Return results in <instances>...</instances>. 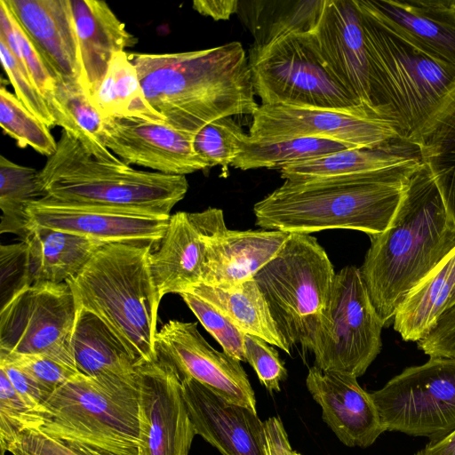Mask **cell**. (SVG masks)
Returning a JSON list of instances; mask_svg holds the SVG:
<instances>
[{"mask_svg":"<svg viewBox=\"0 0 455 455\" xmlns=\"http://www.w3.org/2000/svg\"><path fill=\"white\" fill-rule=\"evenodd\" d=\"M227 228L223 211L218 208L170 216L161 242L149 255L151 275L162 298L202 283L205 238Z\"/></svg>","mask_w":455,"mask_h":455,"instance_id":"obj_17","label":"cell"},{"mask_svg":"<svg viewBox=\"0 0 455 455\" xmlns=\"http://www.w3.org/2000/svg\"><path fill=\"white\" fill-rule=\"evenodd\" d=\"M417 345L429 357L455 358V303L440 315L434 328Z\"/></svg>","mask_w":455,"mask_h":455,"instance_id":"obj_47","label":"cell"},{"mask_svg":"<svg viewBox=\"0 0 455 455\" xmlns=\"http://www.w3.org/2000/svg\"><path fill=\"white\" fill-rule=\"evenodd\" d=\"M290 455H302V454H300V453H299V452H297L295 451H291Z\"/></svg>","mask_w":455,"mask_h":455,"instance_id":"obj_52","label":"cell"},{"mask_svg":"<svg viewBox=\"0 0 455 455\" xmlns=\"http://www.w3.org/2000/svg\"><path fill=\"white\" fill-rule=\"evenodd\" d=\"M42 198L38 172L0 156V231L13 233L22 241L28 233V208Z\"/></svg>","mask_w":455,"mask_h":455,"instance_id":"obj_36","label":"cell"},{"mask_svg":"<svg viewBox=\"0 0 455 455\" xmlns=\"http://www.w3.org/2000/svg\"><path fill=\"white\" fill-rule=\"evenodd\" d=\"M188 291L212 305L243 333L259 337L291 354V347L280 333L253 278L230 290L199 283Z\"/></svg>","mask_w":455,"mask_h":455,"instance_id":"obj_30","label":"cell"},{"mask_svg":"<svg viewBox=\"0 0 455 455\" xmlns=\"http://www.w3.org/2000/svg\"><path fill=\"white\" fill-rule=\"evenodd\" d=\"M306 386L321 406L323 421L345 445L366 448L386 432L371 393L357 378L313 366Z\"/></svg>","mask_w":455,"mask_h":455,"instance_id":"obj_21","label":"cell"},{"mask_svg":"<svg viewBox=\"0 0 455 455\" xmlns=\"http://www.w3.org/2000/svg\"><path fill=\"white\" fill-rule=\"evenodd\" d=\"M205 330L221 346L223 352L239 362L244 356V334L212 305L189 292L180 294Z\"/></svg>","mask_w":455,"mask_h":455,"instance_id":"obj_40","label":"cell"},{"mask_svg":"<svg viewBox=\"0 0 455 455\" xmlns=\"http://www.w3.org/2000/svg\"><path fill=\"white\" fill-rule=\"evenodd\" d=\"M422 162L417 145L400 138L375 147L350 148L280 168L284 180L301 181L372 172Z\"/></svg>","mask_w":455,"mask_h":455,"instance_id":"obj_26","label":"cell"},{"mask_svg":"<svg viewBox=\"0 0 455 455\" xmlns=\"http://www.w3.org/2000/svg\"><path fill=\"white\" fill-rule=\"evenodd\" d=\"M417 146L455 224V94Z\"/></svg>","mask_w":455,"mask_h":455,"instance_id":"obj_33","label":"cell"},{"mask_svg":"<svg viewBox=\"0 0 455 455\" xmlns=\"http://www.w3.org/2000/svg\"><path fill=\"white\" fill-rule=\"evenodd\" d=\"M57 96L68 121L67 132L99 160L113 164L124 163L106 147L103 117L94 108L83 85L55 74Z\"/></svg>","mask_w":455,"mask_h":455,"instance_id":"obj_35","label":"cell"},{"mask_svg":"<svg viewBox=\"0 0 455 455\" xmlns=\"http://www.w3.org/2000/svg\"><path fill=\"white\" fill-rule=\"evenodd\" d=\"M78 42L82 85L90 100L104 79L113 57L136 44L108 4L98 0H70Z\"/></svg>","mask_w":455,"mask_h":455,"instance_id":"obj_24","label":"cell"},{"mask_svg":"<svg viewBox=\"0 0 455 455\" xmlns=\"http://www.w3.org/2000/svg\"><path fill=\"white\" fill-rule=\"evenodd\" d=\"M196 435L222 455H266L264 422L257 411L227 401L198 381L181 379Z\"/></svg>","mask_w":455,"mask_h":455,"instance_id":"obj_19","label":"cell"},{"mask_svg":"<svg viewBox=\"0 0 455 455\" xmlns=\"http://www.w3.org/2000/svg\"><path fill=\"white\" fill-rule=\"evenodd\" d=\"M0 124L3 131L15 140L21 148L29 146L47 157L56 152L57 141L50 128L3 84L0 89Z\"/></svg>","mask_w":455,"mask_h":455,"instance_id":"obj_37","label":"cell"},{"mask_svg":"<svg viewBox=\"0 0 455 455\" xmlns=\"http://www.w3.org/2000/svg\"><path fill=\"white\" fill-rule=\"evenodd\" d=\"M37 412L36 429L51 436L116 455H140L138 371L132 377L79 373L50 395Z\"/></svg>","mask_w":455,"mask_h":455,"instance_id":"obj_7","label":"cell"},{"mask_svg":"<svg viewBox=\"0 0 455 455\" xmlns=\"http://www.w3.org/2000/svg\"><path fill=\"white\" fill-rule=\"evenodd\" d=\"M264 427L265 454L290 455L292 450L281 419L277 417H271L264 421Z\"/></svg>","mask_w":455,"mask_h":455,"instance_id":"obj_49","label":"cell"},{"mask_svg":"<svg viewBox=\"0 0 455 455\" xmlns=\"http://www.w3.org/2000/svg\"><path fill=\"white\" fill-rule=\"evenodd\" d=\"M423 162L372 172L312 180H284L253 206L266 230L308 234L353 229L384 232L393 221L410 179Z\"/></svg>","mask_w":455,"mask_h":455,"instance_id":"obj_2","label":"cell"},{"mask_svg":"<svg viewBox=\"0 0 455 455\" xmlns=\"http://www.w3.org/2000/svg\"><path fill=\"white\" fill-rule=\"evenodd\" d=\"M153 248L144 243H105L67 282L78 307L101 319L140 363L156 359L162 297L149 268Z\"/></svg>","mask_w":455,"mask_h":455,"instance_id":"obj_6","label":"cell"},{"mask_svg":"<svg viewBox=\"0 0 455 455\" xmlns=\"http://www.w3.org/2000/svg\"><path fill=\"white\" fill-rule=\"evenodd\" d=\"M248 136L261 141L319 138L350 148L375 147L400 138L391 122L368 113L286 105H259Z\"/></svg>","mask_w":455,"mask_h":455,"instance_id":"obj_13","label":"cell"},{"mask_svg":"<svg viewBox=\"0 0 455 455\" xmlns=\"http://www.w3.org/2000/svg\"><path fill=\"white\" fill-rule=\"evenodd\" d=\"M140 385V455H188L196 432L174 367L156 355L137 367Z\"/></svg>","mask_w":455,"mask_h":455,"instance_id":"obj_14","label":"cell"},{"mask_svg":"<svg viewBox=\"0 0 455 455\" xmlns=\"http://www.w3.org/2000/svg\"><path fill=\"white\" fill-rule=\"evenodd\" d=\"M156 353L180 379H193L228 402L255 411L256 399L241 363L213 348L196 323L170 320L157 331Z\"/></svg>","mask_w":455,"mask_h":455,"instance_id":"obj_15","label":"cell"},{"mask_svg":"<svg viewBox=\"0 0 455 455\" xmlns=\"http://www.w3.org/2000/svg\"><path fill=\"white\" fill-rule=\"evenodd\" d=\"M244 356L260 383L269 392L280 391V383L287 378L288 373L274 346L259 337L245 333Z\"/></svg>","mask_w":455,"mask_h":455,"instance_id":"obj_45","label":"cell"},{"mask_svg":"<svg viewBox=\"0 0 455 455\" xmlns=\"http://www.w3.org/2000/svg\"><path fill=\"white\" fill-rule=\"evenodd\" d=\"M78 311L67 282L23 287L1 307L0 351L44 355L76 369L71 340Z\"/></svg>","mask_w":455,"mask_h":455,"instance_id":"obj_12","label":"cell"},{"mask_svg":"<svg viewBox=\"0 0 455 455\" xmlns=\"http://www.w3.org/2000/svg\"><path fill=\"white\" fill-rule=\"evenodd\" d=\"M150 106L165 125L194 136L228 116L253 115L259 105L249 60L239 42L176 53L131 58Z\"/></svg>","mask_w":455,"mask_h":455,"instance_id":"obj_1","label":"cell"},{"mask_svg":"<svg viewBox=\"0 0 455 455\" xmlns=\"http://www.w3.org/2000/svg\"><path fill=\"white\" fill-rule=\"evenodd\" d=\"M0 370L9 379L14 389L32 410L38 411L48 398L46 393L28 374L12 363L0 359Z\"/></svg>","mask_w":455,"mask_h":455,"instance_id":"obj_48","label":"cell"},{"mask_svg":"<svg viewBox=\"0 0 455 455\" xmlns=\"http://www.w3.org/2000/svg\"><path fill=\"white\" fill-rule=\"evenodd\" d=\"M455 287V247L398 307L394 329L405 341L425 338L446 310Z\"/></svg>","mask_w":455,"mask_h":455,"instance_id":"obj_29","label":"cell"},{"mask_svg":"<svg viewBox=\"0 0 455 455\" xmlns=\"http://www.w3.org/2000/svg\"><path fill=\"white\" fill-rule=\"evenodd\" d=\"M384 326L360 268L347 266L336 273L327 308L303 347L321 371L358 378L379 354Z\"/></svg>","mask_w":455,"mask_h":455,"instance_id":"obj_10","label":"cell"},{"mask_svg":"<svg viewBox=\"0 0 455 455\" xmlns=\"http://www.w3.org/2000/svg\"><path fill=\"white\" fill-rule=\"evenodd\" d=\"M371 395L386 431L438 441L455 429V358L429 357Z\"/></svg>","mask_w":455,"mask_h":455,"instance_id":"obj_11","label":"cell"},{"mask_svg":"<svg viewBox=\"0 0 455 455\" xmlns=\"http://www.w3.org/2000/svg\"><path fill=\"white\" fill-rule=\"evenodd\" d=\"M310 35L326 66L345 89L361 106L385 119L374 105L371 66L354 0H324Z\"/></svg>","mask_w":455,"mask_h":455,"instance_id":"obj_16","label":"cell"},{"mask_svg":"<svg viewBox=\"0 0 455 455\" xmlns=\"http://www.w3.org/2000/svg\"><path fill=\"white\" fill-rule=\"evenodd\" d=\"M1 266V307L16 292L28 285L27 243L2 245Z\"/></svg>","mask_w":455,"mask_h":455,"instance_id":"obj_46","label":"cell"},{"mask_svg":"<svg viewBox=\"0 0 455 455\" xmlns=\"http://www.w3.org/2000/svg\"><path fill=\"white\" fill-rule=\"evenodd\" d=\"M12 455H116L51 436L40 429L21 432L6 448Z\"/></svg>","mask_w":455,"mask_h":455,"instance_id":"obj_44","label":"cell"},{"mask_svg":"<svg viewBox=\"0 0 455 455\" xmlns=\"http://www.w3.org/2000/svg\"><path fill=\"white\" fill-rule=\"evenodd\" d=\"M29 224L80 235L104 243H134L156 246L169 219L112 210L74 206L43 198L28 208Z\"/></svg>","mask_w":455,"mask_h":455,"instance_id":"obj_20","label":"cell"},{"mask_svg":"<svg viewBox=\"0 0 455 455\" xmlns=\"http://www.w3.org/2000/svg\"><path fill=\"white\" fill-rule=\"evenodd\" d=\"M241 13L254 37L252 45L263 46L291 33L314 30L324 0L240 2Z\"/></svg>","mask_w":455,"mask_h":455,"instance_id":"obj_31","label":"cell"},{"mask_svg":"<svg viewBox=\"0 0 455 455\" xmlns=\"http://www.w3.org/2000/svg\"><path fill=\"white\" fill-rule=\"evenodd\" d=\"M0 359L6 360L22 370L39 385L48 397L57 388L79 374L75 368L44 355L0 351Z\"/></svg>","mask_w":455,"mask_h":455,"instance_id":"obj_42","label":"cell"},{"mask_svg":"<svg viewBox=\"0 0 455 455\" xmlns=\"http://www.w3.org/2000/svg\"><path fill=\"white\" fill-rule=\"evenodd\" d=\"M42 198L53 203L169 219L188 189L183 175L104 163L62 130L56 152L38 172Z\"/></svg>","mask_w":455,"mask_h":455,"instance_id":"obj_5","label":"cell"},{"mask_svg":"<svg viewBox=\"0 0 455 455\" xmlns=\"http://www.w3.org/2000/svg\"><path fill=\"white\" fill-rule=\"evenodd\" d=\"M336 273L308 234L290 233L278 253L253 277L288 345L305 346L327 308Z\"/></svg>","mask_w":455,"mask_h":455,"instance_id":"obj_8","label":"cell"},{"mask_svg":"<svg viewBox=\"0 0 455 455\" xmlns=\"http://www.w3.org/2000/svg\"><path fill=\"white\" fill-rule=\"evenodd\" d=\"M350 147L325 139L296 138L261 141L252 140L247 134L232 166L243 171L258 168L280 169L290 164L317 158Z\"/></svg>","mask_w":455,"mask_h":455,"instance_id":"obj_34","label":"cell"},{"mask_svg":"<svg viewBox=\"0 0 455 455\" xmlns=\"http://www.w3.org/2000/svg\"><path fill=\"white\" fill-rule=\"evenodd\" d=\"M279 230L225 229L205 238L202 283L230 290L252 279L286 242Z\"/></svg>","mask_w":455,"mask_h":455,"instance_id":"obj_22","label":"cell"},{"mask_svg":"<svg viewBox=\"0 0 455 455\" xmlns=\"http://www.w3.org/2000/svg\"><path fill=\"white\" fill-rule=\"evenodd\" d=\"M71 352L76 369L88 377H132L140 363L96 315L79 307Z\"/></svg>","mask_w":455,"mask_h":455,"instance_id":"obj_28","label":"cell"},{"mask_svg":"<svg viewBox=\"0 0 455 455\" xmlns=\"http://www.w3.org/2000/svg\"><path fill=\"white\" fill-rule=\"evenodd\" d=\"M28 285L60 283L75 277L105 243L66 231L29 224Z\"/></svg>","mask_w":455,"mask_h":455,"instance_id":"obj_27","label":"cell"},{"mask_svg":"<svg viewBox=\"0 0 455 455\" xmlns=\"http://www.w3.org/2000/svg\"><path fill=\"white\" fill-rule=\"evenodd\" d=\"M369 237L360 272L387 325L407 295L455 247V224L424 164L411 175L390 226Z\"/></svg>","mask_w":455,"mask_h":455,"instance_id":"obj_3","label":"cell"},{"mask_svg":"<svg viewBox=\"0 0 455 455\" xmlns=\"http://www.w3.org/2000/svg\"><path fill=\"white\" fill-rule=\"evenodd\" d=\"M38 412L28 407L0 370V444L2 455L7 446L23 431L38 428Z\"/></svg>","mask_w":455,"mask_h":455,"instance_id":"obj_41","label":"cell"},{"mask_svg":"<svg viewBox=\"0 0 455 455\" xmlns=\"http://www.w3.org/2000/svg\"><path fill=\"white\" fill-rule=\"evenodd\" d=\"M248 60L254 92L261 105L364 112L379 116L361 106L334 76L310 32L291 33L263 46L251 45Z\"/></svg>","mask_w":455,"mask_h":455,"instance_id":"obj_9","label":"cell"},{"mask_svg":"<svg viewBox=\"0 0 455 455\" xmlns=\"http://www.w3.org/2000/svg\"><path fill=\"white\" fill-rule=\"evenodd\" d=\"M106 147L127 164L147 167L170 175H183L210 168L193 147V137L155 121L139 118H103Z\"/></svg>","mask_w":455,"mask_h":455,"instance_id":"obj_18","label":"cell"},{"mask_svg":"<svg viewBox=\"0 0 455 455\" xmlns=\"http://www.w3.org/2000/svg\"><path fill=\"white\" fill-rule=\"evenodd\" d=\"M52 70L82 84L70 0H4Z\"/></svg>","mask_w":455,"mask_h":455,"instance_id":"obj_23","label":"cell"},{"mask_svg":"<svg viewBox=\"0 0 455 455\" xmlns=\"http://www.w3.org/2000/svg\"><path fill=\"white\" fill-rule=\"evenodd\" d=\"M239 4L240 2L236 0H197L193 2V8L214 20H227L238 12Z\"/></svg>","mask_w":455,"mask_h":455,"instance_id":"obj_50","label":"cell"},{"mask_svg":"<svg viewBox=\"0 0 455 455\" xmlns=\"http://www.w3.org/2000/svg\"><path fill=\"white\" fill-rule=\"evenodd\" d=\"M0 57L16 97L42 123L49 128L56 126L49 108L38 92L25 67L21 66L6 44L0 41Z\"/></svg>","mask_w":455,"mask_h":455,"instance_id":"obj_43","label":"cell"},{"mask_svg":"<svg viewBox=\"0 0 455 455\" xmlns=\"http://www.w3.org/2000/svg\"><path fill=\"white\" fill-rule=\"evenodd\" d=\"M246 135L232 116L223 117L199 130L193 137V147L210 167L224 168L232 165Z\"/></svg>","mask_w":455,"mask_h":455,"instance_id":"obj_38","label":"cell"},{"mask_svg":"<svg viewBox=\"0 0 455 455\" xmlns=\"http://www.w3.org/2000/svg\"><path fill=\"white\" fill-rule=\"evenodd\" d=\"M414 455H455V429L435 442H429Z\"/></svg>","mask_w":455,"mask_h":455,"instance_id":"obj_51","label":"cell"},{"mask_svg":"<svg viewBox=\"0 0 455 455\" xmlns=\"http://www.w3.org/2000/svg\"><path fill=\"white\" fill-rule=\"evenodd\" d=\"M12 18L15 36L29 77L44 97L55 124L67 132L68 130V121L57 96L55 73L12 13Z\"/></svg>","mask_w":455,"mask_h":455,"instance_id":"obj_39","label":"cell"},{"mask_svg":"<svg viewBox=\"0 0 455 455\" xmlns=\"http://www.w3.org/2000/svg\"><path fill=\"white\" fill-rule=\"evenodd\" d=\"M91 101L103 118H139L165 124L164 118L148 102L137 69L125 52L113 57Z\"/></svg>","mask_w":455,"mask_h":455,"instance_id":"obj_32","label":"cell"},{"mask_svg":"<svg viewBox=\"0 0 455 455\" xmlns=\"http://www.w3.org/2000/svg\"><path fill=\"white\" fill-rule=\"evenodd\" d=\"M395 31L455 67V0H368Z\"/></svg>","mask_w":455,"mask_h":455,"instance_id":"obj_25","label":"cell"},{"mask_svg":"<svg viewBox=\"0 0 455 455\" xmlns=\"http://www.w3.org/2000/svg\"><path fill=\"white\" fill-rule=\"evenodd\" d=\"M368 52L374 105L417 145L455 94V67L395 31L368 0H354Z\"/></svg>","mask_w":455,"mask_h":455,"instance_id":"obj_4","label":"cell"}]
</instances>
